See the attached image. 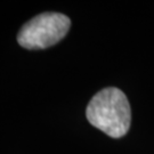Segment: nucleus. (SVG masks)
Listing matches in <instances>:
<instances>
[{"label":"nucleus","mask_w":154,"mask_h":154,"mask_svg":"<svg viewBox=\"0 0 154 154\" xmlns=\"http://www.w3.org/2000/svg\"><path fill=\"white\" fill-rule=\"evenodd\" d=\"M86 116L90 125L112 138L125 136L131 122V110L125 93L107 87L94 96L87 105Z\"/></svg>","instance_id":"f257e3e1"},{"label":"nucleus","mask_w":154,"mask_h":154,"mask_svg":"<svg viewBox=\"0 0 154 154\" xmlns=\"http://www.w3.org/2000/svg\"><path fill=\"white\" fill-rule=\"evenodd\" d=\"M71 26L70 18L61 13H42L23 25L17 42L25 49H45L56 45Z\"/></svg>","instance_id":"f03ea898"}]
</instances>
